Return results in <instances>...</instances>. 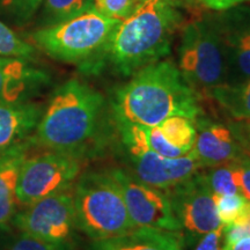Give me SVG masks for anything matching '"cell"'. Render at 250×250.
<instances>
[{
	"label": "cell",
	"mask_w": 250,
	"mask_h": 250,
	"mask_svg": "<svg viewBox=\"0 0 250 250\" xmlns=\"http://www.w3.org/2000/svg\"><path fill=\"white\" fill-rule=\"evenodd\" d=\"M33 46L20 40L0 21V56L1 57L28 58L33 55Z\"/></svg>",
	"instance_id": "obj_23"
},
{
	"label": "cell",
	"mask_w": 250,
	"mask_h": 250,
	"mask_svg": "<svg viewBox=\"0 0 250 250\" xmlns=\"http://www.w3.org/2000/svg\"><path fill=\"white\" fill-rule=\"evenodd\" d=\"M198 1L206 7L223 12L226 9L236 7V6L245 5L247 2H250V0H198Z\"/></svg>",
	"instance_id": "obj_30"
},
{
	"label": "cell",
	"mask_w": 250,
	"mask_h": 250,
	"mask_svg": "<svg viewBox=\"0 0 250 250\" xmlns=\"http://www.w3.org/2000/svg\"><path fill=\"white\" fill-rule=\"evenodd\" d=\"M250 236V208L233 224L224 226V245Z\"/></svg>",
	"instance_id": "obj_26"
},
{
	"label": "cell",
	"mask_w": 250,
	"mask_h": 250,
	"mask_svg": "<svg viewBox=\"0 0 250 250\" xmlns=\"http://www.w3.org/2000/svg\"><path fill=\"white\" fill-rule=\"evenodd\" d=\"M112 111L117 123L146 126H155L171 116L196 121L203 114L199 94L169 59L136 72L115 93Z\"/></svg>",
	"instance_id": "obj_1"
},
{
	"label": "cell",
	"mask_w": 250,
	"mask_h": 250,
	"mask_svg": "<svg viewBox=\"0 0 250 250\" xmlns=\"http://www.w3.org/2000/svg\"><path fill=\"white\" fill-rule=\"evenodd\" d=\"M233 166L235 169L240 193H242L250 202V159L242 156L239 160L233 161Z\"/></svg>",
	"instance_id": "obj_28"
},
{
	"label": "cell",
	"mask_w": 250,
	"mask_h": 250,
	"mask_svg": "<svg viewBox=\"0 0 250 250\" xmlns=\"http://www.w3.org/2000/svg\"><path fill=\"white\" fill-rule=\"evenodd\" d=\"M159 130L171 147L186 155L193 148L196 140L195 121L183 116H171L160 124Z\"/></svg>",
	"instance_id": "obj_19"
},
{
	"label": "cell",
	"mask_w": 250,
	"mask_h": 250,
	"mask_svg": "<svg viewBox=\"0 0 250 250\" xmlns=\"http://www.w3.org/2000/svg\"><path fill=\"white\" fill-rule=\"evenodd\" d=\"M139 4V0H93L94 9L120 21L129 17Z\"/></svg>",
	"instance_id": "obj_24"
},
{
	"label": "cell",
	"mask_w": 250,
	"mask_h": 250,
	"mask_svg": "<svg viewBox=\"0 0 250 250\" xmlns=\"http://www.w3.org/2000/svg\"><path fill=\"white\" fill-rule=\"evenodd\" d=\"M179 68L197 93H208L227 83V52L217 18L205 17L186 24L181 34Z\"/></svg>",
	"instance_id": "obj_5"
},
{
	"label": "cell",
	"mask_w": 250,
	"mask_h": 250,
	"mask_svg": "<svg viewBox=\"0 0 250 250\" xmlns=\"http://www.w3.org/2000/svg\"><path fill=\"white\" fill-rule=\"evenodd\" d=\"M221 250H250V236L239 240L234 243L224 245Z\"/></svg>",
	"instance_id": "obj_31"
},
{
	"label": "cell",
	"mask_w": 250,
	"mask_h": 250,
	"mask_svg": "<svg viewBox=\"0 0 250 250\" xmlns=\"http://www.w3.org/2000/svg\"><path fill=\"white\" fill-rule=\"evenodd\" d=\"M80 171V161L70 153L54 151L26 158L19 174L17 201L28 206L70 189Z\"/></svg>",
	"instance_id": "obj_7"
},
{
	"label": "cell",
	"mask_w": 250,
	"mask_h": 250,
	"mask_svg": "<svg viewBox=\"0 0 250 250\" xmlns=\"http://www.w3.org/2000/svg\"><path fill=\"white\" fill-rule=\"evenodd\" d=\"M219 219L224 226L233 224L250 208V202L242 193L213 195Z\"/></svg>",
	"instance_id": "obj_22"
},
{
	"label": "cell",
	"mask_w": 250,
	"mask_h": 250,
	"mask_svg": "<svg viewBox=\"0 0 250 250\" xmlns=\"http://www.w3.org/2000/svg\"><path fill=\"white\" fill-rule=\"evenodd\" d=\"M174 213L181 228L193 237H202L206 233L221 226L213 193L206 186L203 175H193L191 179L167 190Z\"/></svg>",
	"instance_id": "obj_11"
},
{
	"label": "cell",
	"mask_w": 250,
	"mask_h": 250,
	"mask_svg": "<svg viewBox=\"0 0 250 250\" xmlns=\"http://www.w3.org/2000/svg\"><path fill=\"white\" fill-rule=\"evenodd\" d=\"M120 22L92 8L70 20L36 31L33 40L51 57L74 62L102 49Z\"/></svg>",
	"instance_id": "obj_6"
},
{
	"label": "cell",
	"mask_w": 250,
	"mask_h": 250,
	"mask_svg": "<svg viewBox=\"0 0 250 250\" xmlns=\"http://www.w3.org/2000/svg\"><path fill=\"white\" fill-rule=\"evenodd\" d=\"M92 8L93 0H44V13L51 26L76 18Z\"/></svg>",
	"instance_id": "obj_20"
},
{
	"label": "cell",
	"mask_w": 250,
	"mask_h": 250,
	"mask_svg": "<svg viewBox=\"0 0 250 250\" xmlns=\"http://www.w3.org/2000/svg\"><path fill=\"white\" fill-rule=\"evenodd\" d=\"M228 59L226 83L250 78V6L240 5L217 15Z\"/></svg>",
	"instance_id": "obj_12"
},
{
	"label": "cell",
	"mask_w": 250,
	"mask_h": 250,
	"mask_svg": "<svg viewBox=\"0 0 250 250\" xmlns=\"http://www.w3.org/2000/svg\"><path fill=\"white\" fill-rule=\"evenodd\" d=\"M168 1L173 2V4H174V5L179 6V5H181V2H182V0H168Z\"/></svg>",
	"instance_id": "obj_32"
},
{
	"label": "cell",
	"mask_w": 250,
	"mask_h": 250,
	"mask_svg": "<svg viewBox=\"0 0 250 250\" xmlns=\"http://www.w3.org/2000/svg\"><path fill=\"white\" fill-rule=\"evenodd\" d=\"M14 225L28 235L67 247L76 227L73 191L64 190L28 205L15 215Z\"/></svg>",
	"instance_id": "obj_8"
},
{
	"label": "cell",
	"mask_w": 250,
	"mask_h": 250,
	"mask_svg": "<svg viewBox=\"0 0 250 250\" xmlns=\"http://www.w3.org/2000/svg\"><path fill=\"white\" fill-rule=\"evenodd\" d=\"M181 22L179 6L168 0H144L118 23L103 49L116 71L132 76L170 54Z\"/></svg>",
	"instance_id": "obj_2"
},
{
	"label": "cell",
	"mask_w": 250,
	"mask_h": 250,
	"mask_svg": "<svg viewBox=\"0 0 250 250\" xmlns=\"http://www.w3.org/2000/svg\"><path fill=\"white\" fill-rule=\"evenodd\" d=\"M235 121H250V78L224 83L208 93Z\"/></svg>",
	"instance_id": "obj_18"
},
{
	"label": "cell",
	"mask_w": 250,
	"mask_h": 250,
	"mask_svg": "<svg viewBox=\"0 0 250 250\" xmlns=\"http://www.w3.org/2000/svg\"><path fill=\"white\" fill-rule=\"evenodd\" d=\"M88 250H183L179 232L136 227L121 235L96 240Z\"/></svg>",
	"instance_id": "obj_14"
},
{
	"label": "cell",
	"mask_w": 250,
	"mask_h": 250,
	"mask_svg": "<svg viewBox=\"0 0 250 250\" xmlns=\"http://www.w3.org/2000/svg\"><path fill=\"white\" fill-rule=\"evenodd\" d=\"M133 176L143 183L160 190H167L191 179L203 168L190 151L179 158H166L146 148L138 140L122 138Z\"/></svg>",
	"instance_id": "obj_10"
},
{
	"label": "cell",
	"mask_w": 250,
	"mask_h": 250,
	"mask_svg": "<svg viewBox=\"0 0 250 250\" xmlns=\"http://www.w3.org/2000/svg\"><path fill=\"white\" fill-rule=\"evenodd\" d=\"M110 173L120 184L134 227H152L169 232L182 229L167 191L147 186L124 170L114 169Z\"/></svg>",
	"instance_id": "obj_9"
},
{
	"label": "cell",
	"mask_w": 250,
	"mask_h": 250,
	"mask_svg": "<svg viewBox=\"0 0 250 250\" xmlns=\"http://www.w3.org/2000/svg\"><path fill=\"white\" fill-rule=\"evenodd\" d=\"M139 1H140V2H142V1H144V0H139Z\"/></svg>",
	"instance_id": "obj_34"
},
{
	"label": "cell",
	"mask_w": 250,
	"mask_h": 250,
	"mask_svg": "<svg viewBox=\"0 0 250 250\" xmlns=\"http://www.w3.org/2000/svg\"><path fill=\"white\" fill-rule=\"evenodd\" d=\"M224 241V225L202 236L195 250H221Z\"/></svg>",
	"instance_id": "obj_29"
},
{
	"label": "cell",
	"mask_w": 250,
	"mask_h": 250,
	"mask_svg": "<svg viewBox=\"0 0 250 250\" xmlns=\"http://www.w3.org/2000/svg\"><path fill=\"white\" fill-rule=\"evenodd\" d=\"M42 78L23 58L0 56V103L21 102L28 89Z\"/></svg>",
	"instance_id": "obj_17"
},
{
	"label": "cell",
	"mask_w": 250,
	"mask_h": 250,
	"mask_svg": "<svg viewBox=\"0 0 250 250\" xmlns=\"http://www.w3.org/2000/svg\"><path fill=\"white\" fill-rule=\"evenodd\" d=\"M43 0H0V6L20 19H28L36 12Z\"/></svg>",
	"instance_id": "obj_27"
},
{
	"label": "cell",
	"mask_w": 250,
	"mask_h": 250,
	"mask_svg": "<svg viewBox=\"0 0 250 250\" xmlns=\"http://www.w3.org/2000/svg\"><path fill=\"white\" fill-rule=\"evenodd\" d=\"M26 147L15 145L0 155V227L11 220L17 206V186Z\"/></svg>",
	"instance_id": "obj_16"
},
{
	"label": "cell",
	"mask_w": 250,
	"mask_h": 250,
	"mask_svg": "<svg viewBox=\"0 0 250 250\" xmlns=\"http://www.w3.org/2000/svg\"><path fill=\"white\" fill-rule=\"evenodd\" d=\"M4 250H67V247L43 241L21 232V235L9 242Z\"/></svg>",
	"instance_id": "obj_25"
},
{
	"label": "cell",
	"mask_w": 250,
	"mask_h": 250,
	"mask_svg": "<svg viewBox=\"0 0 250 250\" xmlns=\"http://www.w3.org/2000/svg\"><path fill=\"white\" fill-rule=\"evenodd\" d=\"M208 175H203L208 189L213 195H230L240 192L233 162L213 167Z\"/></svg>",
	"instance_id": "obj_21"
},
{
	"label": "cell",
	"mask_w": 250,
	"mask_h": 250,
	"mask_svg": "<svg viewBox=\"0 0 250 250\" xmlns=\"http://www.w3.org/2000/svg\"><path fill=\"white\" fill-rule=\"evenodd\" d=\"M103 96L78 79H71L56 90L36 125L39 144L55 152L74 154L96 132Z\"/></svg>",
	"instance_id": "obj_3"
},
{
	"label": "cell",
	"mask_w": 250,
	"mask_h": 250,
	"mask_svg": "<svg viewBox=\"0 0 250 250\" xmlns=\"http://www.w3.org/2000/svg\"><path fill=\"white\" fill-rule=\"evenodd\" d=\"M40 109L23 102L0 103V151L19 145L36 126Z\"/></svg>",
	"instance_id": "obj_15"
},
{
	"label": "cell",
	"mask_w": 250,
	"mask_h": 250,
	"mask_svg": "<svg viewBox=\"0 0 250 250\" xmlns=\"http://www.w3.org/2000/svg\"><path fill=\"white\" fill-rule=\"evenodd\" d=\"M76 227L93 241L133 229L120 184L109 173H87L73 190Z\"/></svg>",
	"instance_id": "obj_4"
},
{
	"label": "cell",
	"mask_w": 250,
	"mask_h": 250,
	"mask_svg": "<svg viewBox=\"0 0 250 250\" xmlns=\"http://www.w3.org/2000/svg\"><path fill=\"white\" fill-rule=\"evenodd\" d=\"M248 134H249V140H250V124H249V129H248Z\"/></svg>",
	"instance_id": "obj_33"
},
{
	"label": "cell",
	"mask_w": 250,
	"mask_h": 250,
	"mask_svg": "<svg viewBox=\"0 0 250 250\" xmlns=\"http://www.w3.org/2000/svg\"><path fill=\"white\" fill-rule=\"evenodd\" d=\"M195 124L198 132L191 151L203 168L217 167L242 158L236 134L226 124L199 120V117Z\"/></svg>",
	"instance_id": "obj_13"
}]
</instances>
